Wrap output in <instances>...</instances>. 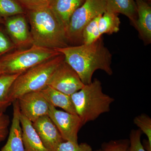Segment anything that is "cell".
Segmentation results:
<instances>
[{
    "label": "cell",
    "mask_w": 151,
    "mask_h": 151,
    "mask_svg": "<svg viewBox=\"0 0 151 151\" xmlns=\"http://www.w3.org/2000/svg\"><path fill=\"white\" fill-rule=\"evenodd\" d=\"M56 50L64 55L65 62L77 73L84 85L92 82L93 74L97 70L109 75L113 74L112 55L105 46L102 37L89 44L68 46Z\"/></svg>",
    "instance_id": "6da1fadb"
},
{
    "label": "cell",
    "mask_w": 151,
    "mask_h": 151,
    "mask_svg": "<svg viewBox=\"0 0 151 151\" xmlns=\"http://www.w3.org/2000/svg\"><path fill=\"white\" fill-rule=\"evenodd\" d=\"M33 44L56 50L69 46L65 29L49 7L27 11Z\"/></svg>",
    "instance_id": "7a4b0ae2"
},
{
    "label": "cell",
    "mask_w": 151,
    "mask_h": 151,
    "mask_svg": "<svg viewBox=\"0 0 151 151\" xmlns=\"http://www.w3.org/2000/svg\"><path fill=\"white\" fill-rule=\"evenodd\" d=\"M70 97L76 114L83 125L109 112L114 101L113 97L103 92L102 84L97 78L84 85L79 91L70 95Z\"/></svg>",
    "instance_id": "3957f363"
},
{
    "label": "cell",
    "mask_w": 151,
    "mask_h": 151,
    "mask_svg": "<svg viewBox=\"0 0 151 151\" xmlns=\"http://www.w3.org/2000/svg\"><path fill=\"white\" fill-rule=\"evenodd\" d=\"M64 60V55L61 54L20 74L14 81L9 92L11 103L12 104L23 94L40 91L45 88L57 68Z\"/></svg>",
    "instance_id": "277c9868"
},
{
    "label": "cell",
    "mask_w": 151,
    "mask_h": 151,
    "mask_svg": "<svg viewBox=\"0 0 151 151\" xmlns=\"http://www.w3.org/2000/svg\"><path fill=\"white\" fill-rule=\"evenodd\" d=\"M56 50L32 44L0 57L2 74H21L35 65L61 54Z\"/></svg>",
    "instance_id": "5b68a950"
},
{
    "label": "cell",
    "mask_w": 151,
    "mask_h": 151,
    "mask_svg": "<svg viewBox=\"0 0 151 151\" xmlns=\"http://www.w3.org/2000/svg\"><path fill=\"white\" fill-rule=\"evenodd\" d=\"M106 11L105 0H86L70 17L65 32L69 45L72 46L82 44L83 29L95 17Z\"/></svg>",
    "instance_id": "8992f818"
},
{
    "label": "cell",
    "mask_w": 151,
    "mask_h": 151,
    "mask_svg": "<svg viewBox=\"0 0 151 151\" xmlns=\"http://www.w3.org/2000/svg\"><path fill=\"white\" fill-rule=\"evenodd\" d=\"M84 85L77 73L64 60L57 68L47 86L70 96Z\"/></svg>",
    "instance_id": "52a82bcc"
},
{
    "label": "cell",
    "mask_w": 151,
    "mask_h": 151,
    "mask_svg": "<svg viewBox=\"0 0 151 151\" xmlns=\"http://www.w3.org/2000/svg\"><path fill=\"white\" fill-rule=\"evenodd\" d=\"M48 116L64 141L78 143V132L83 125L78 115L58 110L50 105Z\"/></svg>",
    "instance_id": "ba28073f"
},
{
    "label": "cell",
    "mask_w": 151,
    "mask_h": 151,
    "mask_svg": "<svg viewBox=\"0 0 151 151\" xmlns=\"http://www.w3.org/2000/svg\"><path fill=\"white\" fill-rule=\"evenodd\" d=\"M17 100L21 113L32 123L40 117L48 116L50 104L40 91L29 92Z\"/></svg>",
    "instance_id": "9c48e42d"
},
{
    "label": "cell",
    "mask_w": 151,
    "mask_h": 151,
    "mask_svg": "<svg viewBox=\"0 0 151 151\" xmlns=\"http://www.w3.org/2000/svg\"><path fill=\"white\" fill-rule=\"evenodd\" d=\"M3 19L7 32L15 48H27L32 45V37L28 26L26 14Z\"/></svg>",
    "instance_id": "30bf717a"
},
{
    "label": "cell",
    "mask_w": 151,
    "mask_h": 151,
    "mask_svg": "<svg viewBox=\"0 0 151 151\" xmlns=\"http://www.w3.org/2000/svg\"><path fill=\"white\" fill-rule=\"evenodd\" d=\"M32 124L44 145L49 151H54L60 143L65 141L48 116L40 117Z\"/></svg>",
    "instance_id": "8fae6325"
},
{
    "label": "cell",
    "mask_w": 151,
    "mask_h": 151,
    "mask_svg": "<svg viewBox=\"0 0 151 151\" xmlns=\"http://www.w3.org/2000/svg\"><path fill=\"white\" fill-rule=\"evenodd\" d=\"M137 19L134 27L145 45L151 43V7L144 0H135Z\"/></svg>",
    "instance_id": "7c38bea8"
},
{
    "label": "cell",
    "mask_w": 151,
    "mask_h": 151,
    "mask_svg": "<svg viewBox=\"0 0 151 151\" xmlns=\"http://www.w3.org/2000/svg\"><path fill=\"white\" fill-rule=\"evenodd\" d=\"M13 116L7 142L0 151H25L22 139L20 111L17 100L13 102Z\"/></svg>",
    "instance_id": "4fadbf2b"
},
{
    "label": "cell",
    "mask_w": 151,
    "mask_h": 151,
    "mask_svg": "<svg viewBox=\"0 0 151 151\" xmlns=\"http://www.w3.org/2000/svg\"><path fill=\"white\" fill-rule=\"evenodd\" d=\"M20 119L25 151H49L44 145L32 122L21 113Z\"/></svg>",
    "instance_id": "5bb4252c"
},
{
    "label": "cell",
    "mask_w": 151,
    "mask_h": 151,
    "mask_svg": "<svg viewBox=\"0 0 151 151\" xmlns=\"http://www.w3.org/2000/svg\"><path fill=\"white\" fill-rule=\"evenodd\" d=\"M86 0H50L49 7L65 29L70 17Z\"/></svg>",
    "instance_id": "9a60e30c"
},
{
    "label": "cell",
    "mask_w": 151,
    "mask_h": 151,
    "mask_svg": "<svg viewBox=\"0 0 151 151\" xmlns=\"http://www.w3.org/2000/svg\"><path fill=\"white\" fill-rule=\"evenodd\" d=\"M40 92L50 105L55 108H62L63 111L68 113L76 114L70 96L48 86Z\"/></svg>",
    "instance_id": "2e32d148"
},
{
    "label": "cell",
    "mask_w": 151,
    "mask_h": 151,
    "mask_svg": "<svg viewBox=\"0 0 151 151\" xmlns=\"http://www.w3.org/2000/svg\"><path fill=\"white\" fill-rule=\"evenodd\" d=\"M106 10L121 14L127 17L134 26L137 19V5L135 0H105Z\"/></svg>",
    "instance_id": "e0dca14e"
},
{
    "label": "cell",
    "mask_w": 151,
    "mask_h": 151,
    "mask_svg": "<svg viewBox=\"0 0 151 151\" xmlns=\"http://www.w3.org/2000/svg\"><path fill=\"white\" fill-rule=\"evenodd\" d=\"M121 24L118 14L106 10L100 17L98 28L100 34L111 35L120 30Z\"/></svg>",
    "instance_id": "ac0fdd59"
},
{
    "label": "cell",
    "mask_w": 151,
    "mask_h": 151,
    "mask_svg": "<svg viewBox=\"0 0 151 151\" xmlns=\"http://www.w3.org/2000/svg\"><path fill=\"white\" fill-rule=\"evenodd\" d=\"M20 74L0 76V113H4L7 108L12 105L9 100V92L14 81Z\"/></svg>",
    "instance_id": "d6986e66"
},
{
    "label": "cell",
    "mask_w": 151,
    "mask_h": 151,
    "mask_svg": "<svg viewBox=\"0 0 151 151\" xmlns=\"http://www.w3.org/2000/svg\"><path fill=\"white\" fill-rule=\"evenodd\" d=\"M26 14V11L17 0H0V17Z\"/></svg>",
    "instance_id": "ffe728a7"
},
{
    "label": "cell",
    "mask_w": 151,
    "mask_h": 151,
    "mask_svg": "<svg viewBox=\"0 0 151 151\" xmlns=\"http://www.w3.org/2000/svg\"><path fill=\"white\" fill-rule=\"evenodd\" d=\"M102 15L95 17L84 27L82 32V44L93 43L102 37L98 28V22Z\"/></svg>",
    "instance_id": "44dd1931"
},
{
    "label": "cell",
    "mask_w": 151,
    "mask_h": 151,
    "mask_svg": "<svg viewBox=\"0 0 151 151\" xmlns=\"http://www.w3.org/2000/svg\"><path fill=\"white\" fill-rule=\"evenodd\" d=\"M135 125L139 129L147 136L148 142L151 145V119L145 114H142L135 117L134 120Z\"/></svg>",
    "instance_id": "7402d4cb"
},
{
    "label": "cell",
    "mask_w": 151,
    "mask_h": 151,
    "mask_svg": "<svg viewBox=\"0 0 151 151\" xmlns=\"http://www.w3.org/2000/svg\"><path fill=\"white\" fill-rule=\"evenodd\" d=\"M54 151H93L92 147L86 143L80 144L64 141L59 144Z\"/></svg>",
    "instance_id": "603a6c76"
},
{
    "label": "cell",
    "mask_w": 151,
    "mask_h": 151,
    "mask_svg": "<svg viewBox=\"0 0 151 151\" xmlns=\"http://www.w3.org/2000/svg\"><path fill=\"white\" fill-rule=\"evenodd\" d=\"M142 132L139 129H133L130 134L129 145L127 151H147L141 142Z\"/></svg>",
    "instance_id": "cb8c5ba5"
},
{
    "label": "cell",
    "mask_w": 151,
    "mask_h": 151,
    "mask_svg": "<svg viewBox=\"0 0 151 151\" xmlns=\"http://www.w3.org/2000/svg\"><path fill=\"white\" fill-rule=\"evenodd\" d=\"M129 145L128 139L111 141L102 145V151H127Z\"/></svg>",
    "instance_id": "d4e9b609"
},
{
    "label": "cell",
    "mask_w": 151,
    "mask_h": 151,
    "mask_svg": "<svg viewBox=\"0 0 151 151\" xmlns=\"http://www.w3.org/2000/svg\"><path fill=\"white\" fill-rule=\"evenodd\" d=\"M26 11L35 10L49 7L50 0H17Z\"/></svg>",
    "instance_id": "484cf974"
},
{
    "label": "cell",
    "mask_w": 151,
    "mask_h": 151,
    "mask_svg": "<svg viewBox=\"0 0 151 151\" xmlns=\"http://www.w3.org/2000/svg\"><path fill=\"white\" fill-rule=\"evenodd\" d=\"M9 117L4 113H0V143L5 140L9 134Z\"/></svg>",
    "instance_id": "4316f807"
},
{
    "label": "cell",
    "mask_w": 151,
    "mask_h": 151,
    "mask_svg": "<svg viewBox=\"0 0 151 151\" xmlns=\"http://www.w3.org/2000/svg\"><path fill=\"white\" fill-rule=\"evenodd\" d=\"M15 48L14 44L6 35L0 30V56Z\"/></svg>",
    "instance_id": "83f0119b"
},
{
    "label": "cell",
    "mask_w": 151,
    "mask_h": 151,
    "mask_svg": "<svg viewBox=\"0 0 151 151\" xmlns=\"http://www.w3.org/2000/svg\"><path fill=\"white\" fill-rule=\"evenodd\" d=\"M144 1H146L147 2L149 3L151 2V0H144Z\"/></svg>",
    "instance_id": "f1b7e54d"
},
{
    "label": "cell",
    "mask_w": 151,
    "mask_h": 151,
    "mask_svg": "<svg viewBox=\"0 0 151 151\" xmlns=\"http://www.w3.org/2000/svg\"><path fill=\"white\" fill-rule=\"evenodd\" d=\"M3 19L2 18L0 17V23L3 21Z\"/></svg>",
    "instance_id": "f546056e"
},
{
    "label": "cell",
    "mask_w": 151,
    "mask_h": 151,
    "mask_svg": "<svg viewBox=\"0 0 151 151\" xmlns=\"http://www.w3.org/2000/svg\"><path fill=\"white\" fill-rule=\"evenodd\" d=\"M2 75V74H1V72H0V76Z\"/></svg>",
    "instance_id": "4dcf8cb0"
}]
</instances>
